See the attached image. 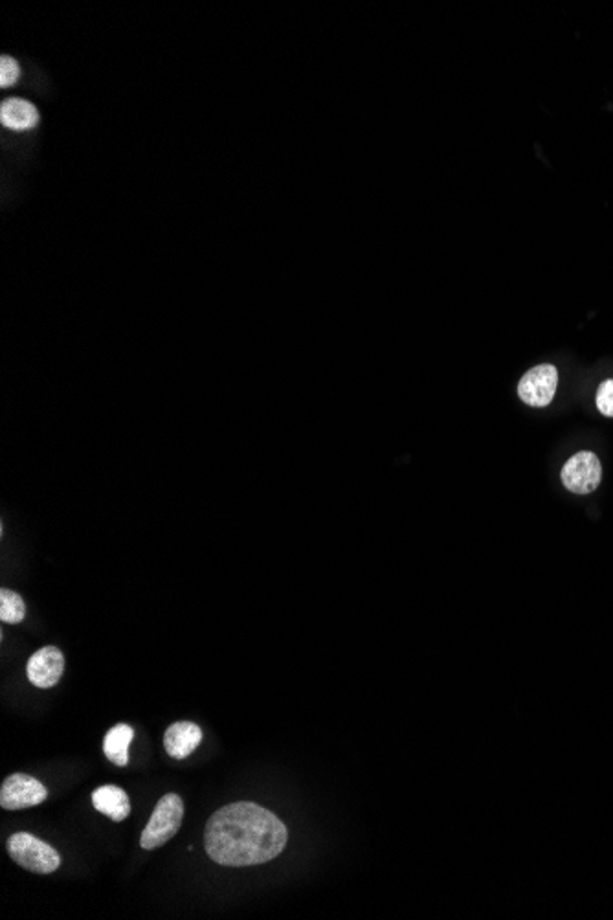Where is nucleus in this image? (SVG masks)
<instances>
[{
  "mask_svg": "<svg viewBox=\"0 0 613 920\" xmlns=\"http://www.w3.org/2000/svg\"><path fill=\"white\" fill-rule=\"evenodd\" d=\"M201 741L202 730L193 722H175L164 735L166 752L173 759H186L199 748Z\"/></svg>",
  "mask_w": 613,
  "mask_h": 920,
  "instance_id": "8",
  "label": "nucleus"
},
{
  "mask_svg": "<svg viewBox=\"0 0 613 920\" xmlns=\"http://www.w3.org/2000/svg\"><path fill=\"white\" fill-rule=\"evenodd\" d=\"M597 408L604 416L613 417V379H608L599 386Z\"/></svg>",
  "mask_w": 613,
  "mask_h": 920,
  "instance_id": "14",
  "label": "nucleus"
},
{
  "mask_svg": "<svg viewBox=\"0 0 613 920\" xmlns=\"http://www.w3.org/2000/svg\"><path fill=\"white\" fill-rule=\"evenodd\" d=\"M24 618H26V605H24L23 597L12 590H2L0 592V619L4 623L17 625Z\"/></svg>",
  "mask_w": 613,
  "mask_h": 920,
  "instance_id": "12",
  "label": "nucleus"
},
{
  "mask_svg": "<svg viewBox=\"0 0 613 920\" xmlns=\"http://www.w3.org/2000/svg\"><path fill=\"white\" fill-rule=\"evenodd\" d=\"M558 371L551 364H540L527 371L518 384V395L525 404L542 408L553 401L557 393Z\"/></svg>",
  "mask_w": 613,
  "mask_h": 920,
  "instance_id": "6",
  "label": "nucleus"
},
{
  "mask_svg": "<svg viewBox=\"0 0 613 920\" xmlns=\"http://www.w3.org/2000/svg\"><path fill=\"white\" fill-rule=\"evenodd\" d=\"M8 854L15 864L39 875H50L61 865V856L56 849L28 832H17L10 836Z\"/></svg>",
  "mask_w": 613,
  "mask_h": 920,
  "instance_id": "2",
  "label": "nucleus"
},
{
  "mask_svg": "<svg viewBox=\"0 0 613 920\" xmlns=\"http://www.w3.org/2000/svg\"><path fill=\"white\" fill-rule=\"evenodd\" d=\"M287 840L285 823L250 801L219 808L204 831L206 853L226 867L267 864L283 853Z\"/></svg>",
  "mask_w": 613,
  "mask_h": 920,
  "instance_id": "1",
  "label": "nucleus"
},
{
  "mask_svg": "<svg viewBox=\"0 0 613 920\" xmlns=\"http://www.w3.org/2000/svg\"><path fill=\"white\" fill-rule=\"evenodd\" d=\"M0 122L12 131H28L39 124V111L30 101L10 98L0 107Z\"/></svg>",
  "mask_w": 613,
  "mask_h": 920,
  "instance_id": "10",
  "label": "nucleus"
},
{
  "mask_svg": "<svg viewBox=\"0 0 613 920\" xmlns=\"http://www.w3.org/2000/svg\"><path fill=\"white\" fill-rule=\"evenodd\" d=\"M63 671H65V658H63V652L57 647L39 649L26 665L28 680L41 689L54 687L61 680Z\"/></svg>",
  "mask_w": 613,
  "mask_h": 920,
  "instance_id": "7",
  "label": "nucleus"
},
{
  "mask_svg": "<svg viewBox=\"0 0 613 920\" xmlns=\"http://www.w3.org/2000/svg\"><path fill=\"white\" fill-rule=\"evenodd\" d=\"M46 797L48 790L41 781H37L32 775L13 774L0 788V807L6 810H23L41 805Z\"/></svg>",
  "mask_w": 613,
  "mask_h": 920,
  "instance_id": "5",
  "label": "nucleus"
},
{
  "mask_svg": "<svg viewBox=\"0 0 613 920\" xmlns=\"http://www.w3.org/2000/svg\"><path fill=\"white\" fill-rule=\"evenodd\" d=\"M92 805L112 821H123L131 814V801L120 786L105 785L94 790Z\"/></svg>",
  "mask_w": 613,
  "mask_h": 920,
  "instance_id": "9",
  "label": "nucleus"
},
{
  "mask_svg": "<svg viewBox=\"0 0 613 920\" xmlns=\"http://www.w3.org/2000/svg\"><path fill=\"white\" fill-rule=\"evenodd\" d=\"M560 478H562L564 487L571 493H593L601 483V461L593 452H588V450L577 452L573 458H569V461H566L564 469L560 472Z\"/></svg>",
  "mask_w": 613,
  "mask_h": 920,
  "instance_id": "4",
  "label": "nucleus"
},
{
  "mask_svg": "<svg viewBox=\"0 0 613 920\" xmlns=\"http://www.w3.org/2000/svg\"><path fill=\"white\" fill-rule=\"evenodd\" d=\"M19 76H21L19 63H17L13 57H2V59H0V87H2V89L12 87V85L17 83Z\"/></svg>",
  "mask_w": 613,
  "mask_h": 920,
  "instance_id": "13",
  "label": "nucleus"
},
{
  "mask_svg": "<svg viewBox=\"0 0 613 920\" xmlns=\"http://www.w3.org/2000/svg\"><path fill=\"white\" fill-rule=\"evenodd\" d=\"M134 731L127 724H118L114 726L109 733L105 735L103 741V752L107 759L116 766H127L129 763V746L133 742Z\"/></svg>",
  "mask_w": 613,
  "mask_h": 920,
  "instance_id": "11",
  "label": "nucleus"
},
{
  "mask_svg": "<svg viewBox=\"0 0 613 920\" xmlns=\"http://www.w3.org/2000/svg\"><path fill=\"white\" fill-rule=\"evenodd\" d=\"M182 820H184V803L180 796L168 794L162 797L153 810L151 820L142 832L140 845L147 851L162 847L179 832Z\"/></svg>",
  "mask_w": 613,
  "mask_h": 920,
  "instance_id": "3",
  "label": "nucleus"
}]
</instances>
